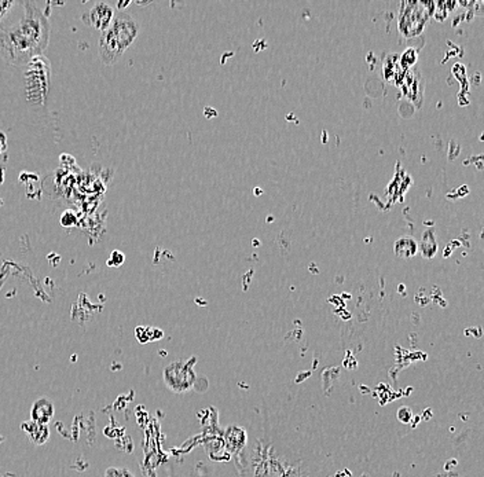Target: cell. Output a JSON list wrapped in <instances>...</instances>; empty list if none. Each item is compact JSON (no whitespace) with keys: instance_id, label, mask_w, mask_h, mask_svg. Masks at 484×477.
<instances>
[{"instance_id":"8","label":"cell","mask_w":484,"mask_h":477,"mask_svg":"<svg viewBox=\"0 0 484 477\" xmlns=\"http://www.w3.org/2000/svg\"><path fill=\"white\" fill-rule=\"evenodd\" d=\"M419 249L425 257H433L437 251V244L433 233L429 230L422 235V241L419 244Z\"/></svg>"},{"instance_id":"7","label":"cell","mask_w":484,"mask_h":477,"mask_svg":"<svg viewBox=\"0 0 484 477\" xmlns=\"http://www.w3.org/2000/svg\"><path fill=\"white\" fill-rule=\"evenodd\" d=\"M393 249H395V255L397 257L408 259V257H413L417 253L418 244L411 237H403V238H399L395 242V248Z\"/></svg>"},{"instance_id":"6","label":"cell","mask_w":484,"mask_h":477,"mask_svg":"<svg viewBox=\"0 0 484 477\" xmlns=\"http://www.w3.org/2000/svg\"><path fill=\"white\" fill-rule=\"evenodd\" d=\"M115 16L116 12L111 5L105 2H98L83 14V23L102 34L111 27Z\"/></svg>"},{"instance_id":"5","label":"cell","mask_w":484,"mask_h":477,"mask_svg":"<svg viewBox=\"0 0 484 477\" xmlns=\"http://www.w3.org/2000/svg\"><path fill=\"white\" fill-rule=\"evenodd\" d=\"M196 374L190 362H174L164 370V381L174 392H185L193 386Z\"/></svg>"},{"instance_id":"4","label":"cell","mask_w":484,"mask_h":477,"mask_svg":"<svg viewBox=\"0 0 484 477\" xmlns=\"http://www.w3.org/2000/svg\"><path fill=\"white\" fill-rule=\"evenodd\" d=\"M429 3L421 2H403L400 5L397 28L404 38L418 36L429 20Z\"/></svg>"},{"instance_id":"11","label":"cell","mask_w":484,"mask_h":477,"mask_svg":"<svg viewBox=\"0 0 484 477\" xmlns=\"http://www.w3.org/2000/svg\"><path fill=\"white\" fill-rule=\"evenodd\" d=\"M124 261V256L120 252H113L112 260H109V266H120Z\"/></svg>"},{"instance_id":"3","label":"cell","mask_w":484,"mask_h":477,"mask_svg":"<svg viewBox=\"0 0 484 477\" xmlns=\"http://www.w3.org/2000/svg\"><path fill=\"white\" fill-rule=\"evenodd\" d=\"M53 82V67L47 57L39 56L23 68V89L27 104L35 110H46Z\"/></svg>"},{"instance_id":"1","label":"cell","mask_w":484,"mask_h":477,"mask_svg":"<svg viewBox=\"0 0 484 477\" xmlns=\"http://www.w3.org/2000/svg\"><path fill=\"white\" fill-rule=\"evenodd\" d=\"M51 25L35 2H23L17 21L6 19L0 24V58L13 68L23 69L31 60L43 56L50 42Z\"/></svg>"},{"instance_id":"9","label":"cell","mask_w":484,"mask_h":477,"mask_svg":"<svg viewBox=\"0 0 484 477\" xmlns=\"http://www.w3.org/2000/svg\"><path fill=\"white\" fill-rule=\"evenodd\" d=\"M19 5L20 2H16V0H0V24L13 13Z\"/></svg>"},{"instance_id":"10","label":"cell","mask_w":484,"mask_h":477,"mask_svg":"<svg viewBox=\"0 0 484 477\" xmlns=\"http://www.w3.org/2000/svg\"><path fill=\"white\" fill-rule=\"evenodd\" d=\"M106 477H134V474L127 469H111L108 470Z\"/></svg>"},{"instance_id":"2","label":"cell","mask_w":484,"mask_h":477,"mask_svg":"<svg viewBox=\"0 0 484 477\" xmlns=\"http://www.w3.org/2000/svg\"><path fill=\"white\" fill-rule=\"evenodd\" d=\"M139 31V23L132 16L123 10L117 12L111 27L100 36L98 53L101 62L106 67L116 64L137 40Z\"/></svg>"}]
</instances>
